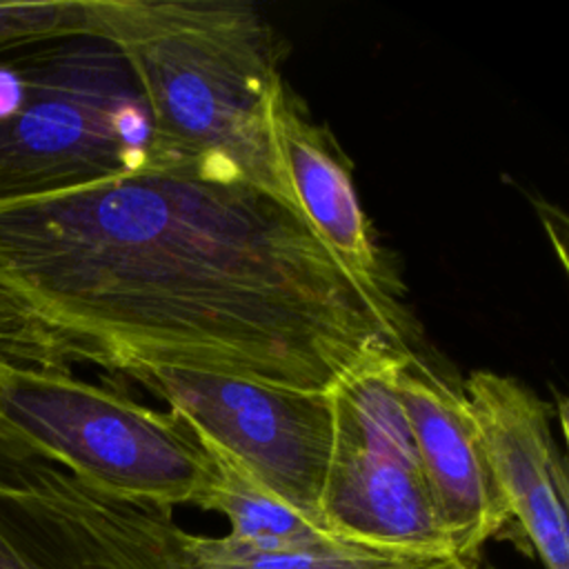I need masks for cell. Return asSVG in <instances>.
<instances>
[{
    "instance_id": "1",
    "label": "cell",
    "mask_w": 569,
    "mask_h": 569,
    "mask_svg": "<svg viewBox=\"0 0 569 569\" xmlns=\"http://www.w3.org/2000/svg\"><path fill=\"white\" fill-rule=\"evenodd\" d=\"M0 280L76 362L325 391L409 351L284 200L193 164H144L0 207Z\"/></svg>"
},
{
    "instance_id": "2",
    "label": "cell",
    "mask_w": 569,
    "mask_h": 569,
    "mask_svg": "<svg viewBox=\"0 0 569 569\" xmlns=\"http://www.w3.org/2000/svg\"><path fill=\"white\" fill-rule=\"evenodd\" d=\"M96 38L120 53L142 93L147 164H193L293 207L269 127L284 80L280 47L251 2L96 0Z\"/></svg>"
},
{
    "instance_id": "3",
    "label": "cell",
    "mask_w": 569,
    "mask_h": 569,
    "mask_svg": "<svg viewBox=\"0 0 569 569\" xmlns=\"http://www.w3.org/2000/svg\"><path fill=\"white\" fill-rule=\"evenodd\" d=\"M149 147L147 104L109 42L0 53V207L142 169Z\"/></svg>"
},
{
    "instance_id": "4",
    "label": "cell",
    "mask_w": 569,
    "mask_h": 569,
    "mask_svg": "<svg viewBox=\"0 0 569 569\" xmlns=\"http://www.w3.org/2000/svg\"><path fill=\"white\" fill-rule=\"evenodd\" d=\"M0 438L107 493L171 509L198 507L211 476L178 416L67 369L0 362Z\"/></svg>"
},
{
    "instance_id": "5",
    "label": "cell",
    "mask_w": 569,
    "mask_h": 569,
    "mask_svg": "<svg viewBox=\"0 0 569 569\" xmlns=\"http://www.w3.org/2000/svg\"><path fill=\"white\" fill-rule=\"evenodd\" d=\"M409 351H385L327 391L333 445L320 493L329 533L382 551L456 558L438 518L400 396Z\"/></svg>"
},
{
    "instance_id": "6",
    "label": "cell",
    "mask_w": 569,
    "mask_h": 569,
    "mask_svg": "<svg viewBox=\"0 0 569 569\" xmlns=\"http://www.w3.org/2000/svg\"><path fill=\"white\" fill-rule=\"evenodd\" d=\"M127 376L164 400L196 438L227 453L260 487L325 529L320 493L333 445L327 389L300 391L171 367H142Z\"/></svg>"
},
{
    "instance_id": "7",
    "label": "cell",
    "mask_w": 569,
    "mask_h": 569,
    "mask_svg": "<svg viewBox=\"0 0 569 569\" xmlns=\"http://www.w3.org/2000/svg\"><path fill=\"white\" fill-rule=\"evenodd\" d=\"M182 536L171 507L107 493L0 438V569H147Z\"/></svg>"
},
{
    "instance_id": "8",
    "label": "cell",
    "mask_w": 569,
    "mask_h": 569,
    "mask_svg": "<svg viewBox=\"0 0 569 569\" xmlns=\"http://www.w3.org/2000/svg\"><path fill=\"white\" fill-rule=\"evenodd\" d=\"M271 140L296 211L380 316L409 340L402 282L376 242L360 204L351 164L329 131L316 124L282 80L269 107Z\"/></svg>"
},
{
    "instance_id": "9",
    "label": "cell",
    "mask_w": 569,
    "mask_h": 569,
    "mask_svg": "<svg viewBox=\"0 0 569 569\" xmlns=\"http://www.w3.org/2000/svg\"><path fill=\"white\" fill-rule=\"evenodd\" d=\"M462 391L491 471L545 569H569V485L551 409L513 376L473 371Z\"/></svg>"
},
{
    "instance_id": "10",
    "label": "cell",
    "mask_w": 569,
    "mask_h": 569,
    "mask_svg": "<svg viewBox=\"0 0 569 569\" xmlns=\"http://www.w3.org/2000/svg\"><path fill=\"white\" fill-rule=\"evenodd\" d=\"M398 396L453 556L469 565L511 520L469 400L411 353Z\"/></svg>"
},
{
    "instance_id": "11",
    "label": "cell",
    "mask_w": 569,
    "mask_h": 569,
    "mask_svg": "<svg viewBox=\"0 0 569 569\" xmlns=\"http://www.w3.org/2000/svg\"><path fill=\"white\" fill-rule=\"evenodd\" d=\"M198 442L211 460V476L198 507L222 513L231 525V531L227 533L231 540L267 551L356 545L316 527L302 513L260 487L227 453L200 438Z\"/></svg>"
},
{
    "instance_id": "12",
    "label": "cell",
    "mask_w": 569,
    "mask_h": 569,
    "mask_svg": "<svg viewBox=\"0 0 569 569\" xmlns=\"http://www.w3.org/2000/svg\"><path fill=\"white\" fill-rule=\"evenodd\" d=\"M189 569H427L442 558L382 551L362 545L331 549L267 551L236 542L229 536L189 533Z\"/></svg>"
},
{
    "instance_id": "13",
    "label": "cell",
    "mask_w": 569,
    "mask_h": 569,
    "mask_svg": "<svg viewBox=\"0 0 569 569\" xmlns=\"http://www.w3.org/2000/svg\"><path fill=\"white\" fill-rule=\"evenodd\" d=\"M80 36L96 38V0H0V53Z\"/></svg>"
},
{
    "instance_id": "14",
    "label": "cell",
    "mask_w": 569,
    "mask_h": 569,
    "mask_svg": "<svg viewBox=\"0 0 569 569\" xmlns=\"http://www.w3.org/2000/svg\"><path fill=\"white\" fill-rule=\"evenodd\" d=\"M0 360L67 371L76 365L64 338L4 280H0Z\"/></svg>"
},
{
    "instance_id": "15",
    "label": "cell",
    "mask_w": 569,
    "mask_h": 569,
    "mask_svg": "<svg viewBox=\"0 0 569 569\" xmlns=\"http://www.w3.org/2000/svg\"><path fill=\"white\" fill-rule=\"evenodd\" d=\"M187 542H189V531L182 536V540L176 547H171L162 558H158L147 569H189L191 567V556H189ZM460 567H462V560H458V558H442V560H438L436 565H431L427 569H460Z\"/></svg>"
},
{
    "instance_id": "16",
    "label": "cell",
    "mask_w": 569,
    "mask_h": 569,
    "mask_svg": "<svg viewBox=\"0 0 569 569\" xmlns=\"http://www.w3.org/2000/svg\"><path fill=\"white\" fill-rule=\"evenodd\" d=\"M460 569H473V567H471V565H465V562H462V567H460Z\"/></svg>"
},
{
    "instance_id": "17",
    "label": "cell",
    "mask_w": 569,
    "mask_h": 569,
    "mask_svg": "<svg viewBox=\"0 0 569 569\" xmlns=\"http://www.w3.org/2000/svg\"><path fill=\"white\" fill-rule=\"evenodd\" d=\"M0 362H2V360H0Z\"/></svg>"
}]
</instances>
